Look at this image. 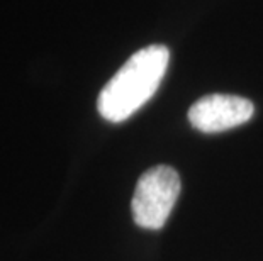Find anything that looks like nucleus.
Returning <instances> with one entry per match:
<instances>
[{
	"label": "nucleus",
	"instance_id": "nucleus-1",
	"mask_svg": "<svg viewBox=\"0 0 263 261\" xmlns=\"http://www.w3.org/2000/svg\"><path fill=\"white\" fill-rule=\"evenodd\" d=\"M168 61L170 51L163 44H151L134 53L102 88L99 114L109 122L129 119L158 90Z\"/></svg>",
	"mask_w": 263,
	"mask_h": 261
},
{
	"label": "nucleus",
	"instance_id": "nucleus-2",
	"mask_svg": "<svg viewBox=\"0 0 263 261\" xmlns=\"http://www.w3.org/2000/svg\"><path fill=\"white\" fill-rule=\"evenodd\" d=\"M180 176L172 166L158 165L139 176L131 202L133 219L143 229H161L168 220L178 195Z\"/></svg>",
	"mask_w": 263,
	"mask_h": 261
},
{
	"label": "nucleus",
	"instance_id": "nucleus-3",
	"mask_svg": "<svg viewBox=\"0 0 263 261\" xmlns=\"http://www.w3.org/2000/svg\"><path fill=\"white\" fill-rule=\"evenodd\" d=\"M255 114V105L248 98L228 93H211L199 98L189 109L192 127L205 134L229 131L248 122Z\"/></svg>",
	"mask_w": 263,
	"mask_h": 261
}]
</instances>
